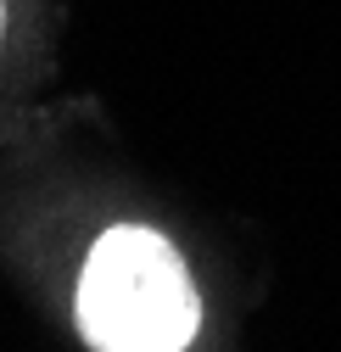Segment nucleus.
<instances>
[{
	"label": "nucleus",
	"mask_w": 341,
	"mask_h": 352,
	"mask_svg": "<svg viewBox=\"0 0 341 352\" xmlns=\"http://www.w3.org/2000/svg\"><path fill=\"white\" fill-rule=\"evenodd\" d=\"M0 28H6V12H0Z\"/></svg>",
	"instance_id": "nucleus-2"
},
{
	"label": "nucleus",
	"mask_w": 341,
	"mask_h": 352,
	"mask_svg": "<svg viewBox=\"0 0 341 352\" xmlns=\"http://www.w3.org/2000/svg\"><path fill=\"white\" fill-rule=\"evenodd\" d=\"M78 330L101 352H179L201 330L185 257L146 224L107 230L78 269Z\"/></svg>",
	"instance_id": "nucleus-1"
}]
</instances>
